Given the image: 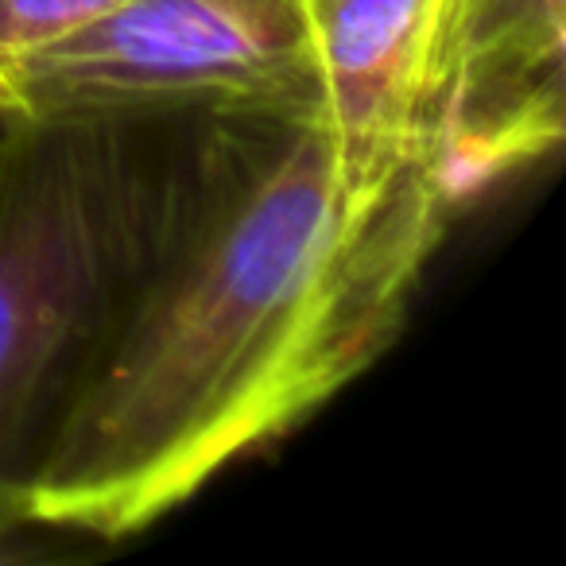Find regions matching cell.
<instances>
[{"mask_svg":"<svg viewBox=\"0 0 566 566\" xmlns=\"http://www.w3.org/2000/svg\"><path fill=\"white\" fill-rule=\"evenodd\" d=\"M427 156L357 198L318 113L206 120L195 195L97 349L32 524L125 539L392 349L454 226Z\"/></svg>","mask_w":566,"mask_h":566,"instance_id":"cell-1","label":"cell"},{"mask_svg":"<svg viewBox=\"0 0 566 566\" xmlns=\"http://www.w3.org/2000/svg\"><path fill=\"white\" fill-rule=\"evenodd\" d=\"M206 120H0V535L32 524L66 411L195 195Z\"/></svg>","mask_w":566,"mask_h":566,"instance_id":"cell-2","label":"cell"},{"mask_svg":"<svg viewBox=\"0 0 566 566\" xmlns=\"http://www.w3.org/2000/svg\"><path fill=\"white\" fill-rule=\"evenodd\" d=\"M318 113L307 0H120L0 78V120Z\"/></svg>","mask_w":566,"mask_h":566,"instance_id":"cell-3","label":"cell"},{"mask_svg":"<svg viewBox=\"0 0 566 566\" xmlns=\"http://www.w3.org/2000/svg\"><path fill=\"white\" fill-rule=\"evenodd\" d=\"M566 133V0H442L423 90V156L462 218Z\"/></svg>","mask_w":566,"mask_h":566,"instance_id":"cell-4","label":"cell"},{"mask_svg":"<svg viewBox=\"0 0 566 566\" xmlns=\"http://www.w3.org/2000/svg\"><path fill=\"white\" fill-rule=\"evenodd\" d=\"M323 120L357 198L423 156V90L442 0H307Z\"/></svg>","mask_w":566,"mask_h":566,"instance_id":"cell-5","label":"cell"},{"mask_svg":"<svg viewBox=\"0 0 566 566\" xmlns=\"http://www.w3.org/2000/svg\"><path fill=\"white\" fill-rule=\"evenodd\" d=\"M120 0H0V78L35 51L94 24Z\"/></svg>","mask_w":566,"mask_h":566,"instance_id":"cell-6","label":"cell"}]
</instances>
